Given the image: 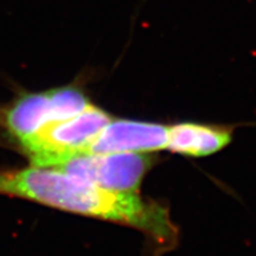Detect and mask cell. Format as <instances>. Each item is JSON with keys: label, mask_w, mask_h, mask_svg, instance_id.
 I'll return each instance as SVG.
<instances>
[{"label": "cell", "mask_w": 256, "mask_h": 256, "mask_svg": "<svg viewBox=\"0 0 256 256\" xmlns=\"http://www.w3.org/2000/svg\"><path fill=\"white\" fill-rule=\"evenodd\" d=\"M0 194L19 197L55 209L136 228L160 252L177 243L178 232L168 210L136 192H118L86 183L54 168L32 165L0 170Z\"/></svg>", "instance_id": "1"}, {"label": "cell", "mask_w": 256, "mask_h": 256, "mask_svg": "<svg viewBox=\"0 0 256 256\" xmlns=\"http://www.w3.org/2000/svg\"><path fill=\"white\" fill-rule=\"evenodd\" d=\"M110 120L104 110L90 104L76 116L44 124L34 136L19 142V146L32 165L49 168L64 156L83 153Z\"/></svg>", "instance_id": "2"}, {"label": "cell", "mask_w": 256, "mask_h": 256, "mask_svg": "<svg viewBox=\"0 0 256 256\" xmlns=\"http://www.w3.org/2000/svg\"><path fill=\"white\" fill-rule=\"evenodd\" d=\"M168 127L133 120H110L96 134L83 153L113 154L153 152L168 146Z\"/></svg>", "instance_id": "3"}, {"label": "cell", "mask_w": 256, "mask_h": 256, "mask_svg": "<svg viewBox=\"0 0 256 256\" xmlns=\"http://www.w3.org/2000/svg\"><path fill=\"white\" fill-rule=\"evenodd\" d=\"M151 165V156L142 153L95 154L94 185L110 191L138 194Z\"/></svg>", "instance_id": "4"}, {"label": "cell", "mask_w": 256, "mask_h": 256, "mask_svg": "<svg viewBox=\"0 0 256 256\" xmlns=\"http://www.w3.org/2000/svg\"><path fill=\"white\" fill-rule=\"evenodd\" d=\"M50 90L19 96L0 114V124L18 144L51 122Z\"/></svg>", "instance_id": "5"}, {"label": "cell", "mask_w": 256, "mask_h": 256, "mask_svg": "<svg viewBox=\"0 0 256 256\" xmlns=\"http://www.w3.org/2000/svg\"><path fill=\"white\" fill-rule=\"evenodd\" d=\"M230 140V128L184 122L168 127L166 148L179 154L204 156L220 151Z\"/></svg>", "instance_id": "6"}, {"label": "cell", "mask_w": 256, "mask_h": 256, "mask_svg": "<svg viewBox=\"0 0 256 256\" xmlns=\"http://www.w3.org/2000/svg\"><path fill=\"white\" fill-rule=\"evenodd\" d=\"M50 102L52 112L51 122L76 116L92 104L81 89L75 86H66L50 90Z\"/></svg>", "instance_id": "7"}]
</instances>
